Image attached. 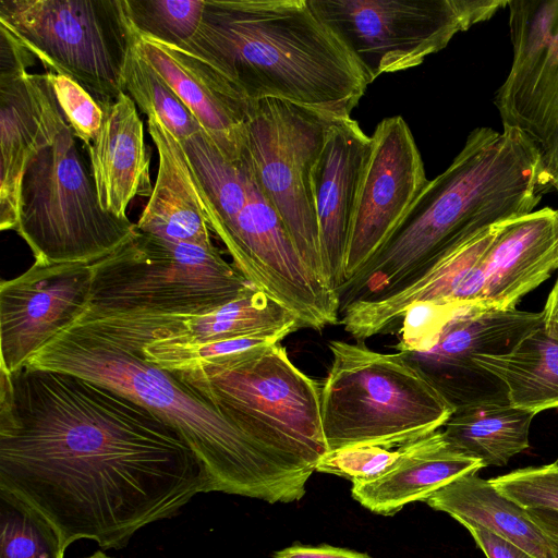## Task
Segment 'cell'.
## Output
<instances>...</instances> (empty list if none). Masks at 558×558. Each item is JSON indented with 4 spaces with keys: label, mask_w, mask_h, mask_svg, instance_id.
<instances>
[{
    "label": "cell",
    "mask_w": 558,
    "mask_h": 558,
    "mask_svg": "<svg viewBox=\"0 0 558 558\" xmlns=\"http://www.w3.org/2000/svg\"><path fill=\"white\" fill-rule=\"evenodd\" d=\"M0 488L43 513L66 547L87 538L105 549L213 492L195 452L153 411L27 365L0 371Z\"/></svg>",
    "instance_id": "obj_1"
},
{
    "label": "cell",
    "mask_w": 558,
    "mask_h": 558,
    "mask_svg": "<svg viewBox=\"0 0 558 558\" xmlns=\"http://www.w3.org/2000/svg\"><path fill=\"white\" fill-rule=\"evenodd\" d=\"M551 189L536 147L522 132L474 129L449 167L428 181L386 244L337 290L340 311L398 290L480 230L534 211Z\"/></svg>",
    "instance_id": "obj_2"
},
{
    "label": "cell",
    "mask_w": 558,
    "mask_h": 558,
    "mask_svg": "<svg viewBox=\"0 0 558 558\" xmlns=\"http://www.w3.org/2000/svg\"><path fill=\"white\" fill-rule=\"evenodd\" d=\"M248 102L274 98L349 118L372 83L310 0H206L183 49Z\"/></svg>",
    "instance_id": "obj_3"
},
{
    "label": "cell",
    "mask_w": 558,
    "mask_h": 558,
    "mask_svg": "<svg viewBox=\"0 0 558 558\" xmlns=\"http://www.w3.org/2000/svg\"><path fill=\"white\" fill-rule=\"evenodd\" d=\"M107 386L170 424L203 463L213 492L270 504L303 493L275 461L232 422L141 352L69 326L26 363Z\"/></svg>",
    "instance_id": "obj_4"
},
{
    "label": "cell",
    "mask_w": 558,
    "mask_h": 558,
    "mask_svg": "<svg viewBox=\"0 0 558 558\" xmlns=\"http://www.w3.org/2000/svg\"><path fill=\"white\" fill-rule=\"evenodd\" d=\"M168 373L232 422L305 493L328 451L320 387L280 342Z\"/></svg>",
    "instance_id": "obj_5"
},
{
    "label": "cell",
    "mask_w": 558,
    "mask_h": 558,
    "mask_svg": "<svg viewBox=\"0 0 558 558\" xmlns=\"http://www.w3.org/2000/svg\"><path fill=\"white\" fill-rule=\"evenodd\" d=\"M320 386L328 451L353 446L398 447L441 429L453 408L403 356L364 342L330 340Z\"/></svg>",
    "instance_id": "obj_6"
},
{
    "label": "cell",
    "mask_w": 558,
    "mask_h": 558,
    "mask_svg": "<svg viewBox=\"0 0 558 558\" xmlns=\"http://www.w3.org/2000/svg\"><path fill=\"white\" fill-rule=\"evenodd\" d=\"M256 288L214 246L140 231L92 264L83 313L205 314Z\"/></svg>",
    "instance_id": "obj_7"
},
{
    "label": "cell",
    "mask_w": 558,
    "mask_h": 558,
    "mask_svg": "<svg viewBox=\"0 0 558 558\" xmlns=\"http://www.w3.org/2000/svg\"><path fill=\"white\" fill-rule=\"evenodd\" d=\"M78 138L70 124L35 155L23 175L15 232L41 264L89 263L107 256L136 230L99 204Z\"/></svg>",
    "instance_id": "obj_8"
},
{
    "label": "cell",
    "mask_w": 558,
    "mask_h": 558,
    "mask_svg": "<svg viewBox=\"0 0 558 558\" xmlns=\"http://www.w3.org/2000/svg\"><path fill=\"white\" fill-rule=\"evenodd\" d=\"M0 26L99 104L124 93L135 33L123 0H0Z\"/></svg>",
    "instance_id": "obj_9"
},
{
    "label": "cell",
    "mask_w": 558,
    "mask_h": 558,
    "mask_svg": "<svg viewBox=\"0 0 558 558\" xmlns=\"http://www.w3.org/2000/svg\"><path fill=\"white\" fill-rule=\"evenodd\" d=\"M543 323V312L439 307L422 325L401 329L396 349L453 410L505 404L506 386L477 357L509 352Z\"/></svg>",
    "instance_id": "obj_10"
},
{
    "label": "cell",
    "mask_w": 558,
    "mask_h": 558,
    "mask_svg": "<svg viewBox=\"0 0 558 558\" xmlns=\"http://www.w3.org/2000/svg\"><path fill=\"white\" fill-rule=\"evenodd\" d=\"M371 82L415 68L509 0H310Z\"/></svg>",
    "instance_id": "obj_11"
},
{
    "label": "cell",
    "mask_w": 558,
    "mask_h": 558,
    "mask_svg": "<svg viewBox=\"0 0 558 558\" xmlns=\"http://www.w3.org/2000/svg\"><path fill=\"white\" fill-rule=\"evenodd\" d=\"M335 119L286 100L255 101L241 153L302 259L325 284L312 171Z\"/></svg>",
    "instance_id": "obj_12"
},
{
    "label": "cell",
    "mask_w": 558,
    "mask_h": 558,
    "mask_svg": "<svg viewBox=\"0 0 558 558\" xmlns=\"http://www.w3.org/2000/svg\"><path fill=\"white\" fill-rule=\"evenodd\" d=\"M510 71L495 96L502 126L536 147L558 192V0H509Z\"/></svg>",
    "instance_id": "obj_13"
},
{
    "label": "cell",
    "mask_w": 558,
    "mask_h": 558,
    "mask_svg": "<svg viewBox=\"0 0 558 558\" xmlns=\"http://www.w3.org/2000/svg\"><path fill=\"white\" fill-rule=\"evenodd\" d=\"M371 140L349 229L344 282L386 244L429 181L402 117L381 120Z\"/></svg>",
    "instance_id": "obj_14"
},
{
    "label": "cell",
    "mask_w": 558,
    "mask_h": 558,
    "mask_svg": "<svg viewBox=\"0 0 558 558\" xmlns=\"http://www.w3.org/2000/svg\"><path fill=\"white\" fill-rule=\"evenodd\" d=\"M92 264L35 262L0 284V371L12 374L87 306Z\"/></svg>",
    "instance_id": "obj_15"
},
{
    "label": "cell",
    "mask_w": 558,
    "mask_h": 558,
    "mask_svg": "<svg viewBox=\"0 0 558 558\" xmlns=\"http://www.w3.org/2000/svg\"><path fill=\"white\" fill-rule=\"evenodd\" d=\"M102 335L140 351L151 340L203 343L234 338L281 342L302 328L296 316L258 288L205 314H92Z\"/></svg>",
    "instance_id": "obj_16"
},
{
    "label": "cell",
    "mask_w": 558,
    "mask_h": 558,
    "mask_svg": "<svg viewBox=\"0 0 558 558\" xmlns=\"http://www.w3.org/2000/svg\"><path fill=\"white\" fill-rule=\"evenodd\" d=\"M47 73L0 76V229L15 230L29 160L68 125Z\"/></svg>",
    "instance_id": "obj_17"
},
{
    "label": "cell",
    "mask_w": 558,
    "mask_h": 558,
    "mask_svg": "<svg viewBox=\"0 0 558 558\" xmlns=\"http://www.w3.org/2000/svg\"><path fill=\"white\" fill-rule=\"evenodd\" d=\"M371 144L352 117L335 119L312 171L323 277L336 292L344 282L349 229Z\"/></svg>",
    "instance_id": "obj_18"
},
{
    "label": "cell",
    "mask_w": 558,
    "mask_h": 558,
    "mask_svg": "<svg viewBox=\"0 0 558 558\" xmlns=\"http://www.w3.org/2000/svg\"><path fill=\"white\" fill-rule=\"evenodd\" d=\"M134 47L175 92L219 151L239 161L253 102L181 48L136 33Z\"/></svg>",
    "instance_id": "obj_19"
},
{
    "label": "cell",
    "mask_w": 558,
    "mask_h": 558,
    "mask_svg": "<svg viewBox=\"0 0 558 558\" xmlns=\"http://www.w3.org/2000/svg\"><path fill=\"white\" fill-rule=\"evenodd\" d=\"M556 269L558 210L544 207L511 220L487 253L482 308H517Z\"/></svg>",
    "instance_id": "obj_20"
},
{
    "label": "cell",
    "mask_w": 558,
    "mask_h": 558,
    "mask_svg": "<svg viewBox=\"0 0 558 558\" xmlns=\"http://www.w3.org/2000/svg\"><path fill=\"white\" fill-rule=\"evenodd\" d=\"M104 119L92 142L83 145L104 210L125 219L135 196L149 197L150 157L137 106L126 94L100 104Z\"/></svg>",
    "instance_id": "obj_21"
},
{
    "label": "cell",
    "mask_w": 558,
    "mask_h": 558,
    "mask_svg": "<svg viewBox=\"0 0 558 558\" xmlns=\"http://www.w3.org/2000/svg\"><path fill=\"white\" fill-rule=\"evenodd\" d=\"M147 124L159 162L154 190L138 218L137 229L172 242L214 246L181 142L156 114L147 117Z\"/></svg>",
    "instance_id": "obj_22"
},
{
    "label": "cell",
    "mask_w": 558,
    "mask_h": 558,
    "mask_svg": "<svg viewBox=\"0 0 558 558\" xmlns=\"http://www.w3.org/2000/svg\"><path fill=\"white\" fill-rule=\"evenodd\" d=\"M483 462L451 446L442 428L417 440L415 448L380 476L352 483L351 494L364 508L392 515L405 505L426 500L433 493L468 474Z\"/></svg>",
    "instance_id": "obj_23"
},
{
    "label": "cell",
    "mask_w": 558,
    "mask_h": 558,
    "mask_svg": "<svg viewBox=\"0 0 558 558\" xmlns=\"http://www.w3.org/2000/svg\"><path fill=\"white\" fill-rule=\"evenodd\" d=\"M425 502L462 525H481L502 536L535 558H550L546 541L526 510L501 495L489 480L463 475L433 493Z\"/></svg>",
    "instance_id": "obj_24"
},
{
    "label": "cell",
    "mask_w": 558,
    "mask_h": 558,
    "mask_svg": "<svg viewBox=\"0 0 558 558\" xmlns=\"http://www.w3.org/2000/svg\"><path fill=\"white\" fill-rule=\"evenodd\" d=\"M477 363L504 383L512 407L535 415L558 409V340L543 324L509 352L481 355Z\"/></svg>",
    "instance_id": "obj_25"
},
{
    "label": "cell",
    "mask_w": 558,
    "mask_h": 558,
    "mask_svg": "<svg viewBox=\"0 0 558 558\" xmlns=\"http://www.w3.org/2000/svg\"><path fill=\"white\" fill-rule=\"evenodd\" d=\"M535 414L510 403H486L454 410L442 427L447 441L480 459L484 466H504L530 447Z\"/></svg>",
    "instance_id": "obj_26"
},
{
    "label": "cell",
    "mask_w": 558,
    "mask_h": 558,
    "mask_svg": "<svg viewBox=\"0 0 558 558\" xmlns=\"http://www.w3.org/2000/svg\"><path fill=\"white\" fill-rule=\"evenodd\" d=\"M57 527L37 509L0 488V558H63Z\"/></svg>",
    "instance_id": "obj_27"
},
{
    "label": "cell",
    "mask_w": 558,
    "mask_h": 558,
    "mask_svg": "<svg viewBox=\"0 0 558 558\" xmlns=\"http://www.w3.org/2000/svg\"><path fill=\"white\" fill-rule=\"evenodd\" d=\"M123 89L143 113L159 117L180 142L202 130L170 85L138 54L134 43L124 68Z\"/></svg>",
    "instance_id": "obj_28"
},
{
    "label": "cell",
    "mask_w": 558,
    "mask_h": 558,
    "mask_svg": "<svg viewBox=\"0 0 558 558\" xmlns=\"http://www.w3.org/2000/svg\"><path fill=\"white\" fill-rule=\"evenodd\" d=\"M132 29L184 49L197 33L206 0H123Z\"/></svg>",
    "instance_id": "obj_29"
},
{
    "label": "cell",
    "mask_w": 558,
    "mask_h": 558,
    "mask_svg": "<svg viewBox=\"0 0 558 558\" xmlns=\"http://www.w3.org/2000/svg\"><path fill=\"white\" fill-rule=\"evenodd\" d=\"M417 440L393 448L353 446L327 451L318 461L316 471L338 475L352 483L371 481L397 465L415 448Z\"/></svg>",
    "instance_id": "obj_30"
},
{
    "label": "cell",
    "mask_w": 558,
    "mask_h": 558,
    "mask_svg": "<svg viewBox=\"0 0 558 558\" xmlns=\"http://www.w3.org/2000/svg\"><path fill=\"white\" fill-rule=\"evenodd\" d=\"M505 497L523 509L558 511V464L517 469L489 480Z\"/></svg>",
    "instance_id": "obj_31"
},
{
    "label": "cell",
    "mask_w": 558,
    "mask_h": 558,
    "mask_svg": "<svg viewBox=\"0 0 558 558\" xmlns=\"http://www.w3.org/2000/svg\"><path fill=\"white\" fill-rule=\"evenodd\" d=\"M47 74L68 123L81 143L88 144L100 130L102 106L73 80L49 71Z\"/></svg>",
    "instance_id": "obj_32"
},
{
    "label": "cell",
    "mask_w": 558,
    "mask_h": 558,
    "mask_svg": "<svg viewBox=\"0 0 558 558\" xmlns=\"http://www.w3.org/2000/svg\"><path fill=\"white\" fill-rule=\"evenodd\" d=\"M463 526L470 532L486 558H535L518 545L481 525L464 524Z\"/></svg>",
    "instance_id": "obj_33"
},
{
    "label": "cell",
    "mask_w": 558,
    "mask_h": 558,
    "mask_svg": "<svg viewBox=\"0 0 558 558\" xmlns=\"http://www.w3.org/2000/svg\"><path fill=\"white\" fill-rule=\"evenodd\" d=\"M0 76L28 72L35 64L36 57L12 34L0 26Z\"/></svg>",
    "instance_id": "obj_34"
},
{
    "label": "cell",
    "mask_w": 558,
    "mask_h": 558,
    "mask_svg": "<svg viewBox=\"0 0 558 558\" xmlns=\"http://www.w3.org/2000/svg\"><path fill=\"white\" fill-rule=\"evenodd\" d=\"M274 558H371L366 554L333 547L322 546H291L275 553Z\"/></svg>",
    "instance_id": "obj_35"
},
{
    "label": "cell",
    "mask_w": 558,
    "mask_h": 558,
    "mask_svg": "<svg viewBox=\"0 0 558 558\" xmlns=\"http://www.w3.org/2000/svg\"><path fill=\"white\" fill-rule=\"evenodd\" d=\"M529 518L542 532L550 558H558V511L547 509H525Z\"/></svg>",
    "instance_id": "obj_36"
},
{
    "label": "cell",
    "mask_w": 558,
    "mask_h": 558,
    "mask_svg": "<svg viewBox=\"0 0 558 558\" xmlns=\"http://www.w3.org/2000/svg\"><path fill=\"white\" fill-rule=\"evenodd\" d=\"M542 312L544 315L543 325L547 333L558 340V277Z\"/></svg>",
    "instance_id": "obj_37"
},
{
    "label": "cell",
    "mask_w": 558,
    "mask_h": 558,
    "mask_svg": "<svg viewBox=\"0 0 558 558\" xmlns=\"http://www.w3.org/2000/svg\"><path fill=\"white\" fill-rule=\"evenodd\" d=\"M86 558H113V557H110L107 554H105L104 551L98 550V551L94 553L93 555H90V556H88Z\"/></svg>",
    "instance_id": "obj_38"
},
{
    "label": "cell",
    "mask_w": 558,
    "mask_h": 558,
    "mask_svg": "<svg viewBox=\"0 0 558 558\" xmlns=\"http://www.w3.org/2000/svg\"><path fill=\"white\" fill-rule=\"evenodd\" d=\"M555 462L558 464V458H557V460Z\"/></svg>",
    "instance_id": "obj_39"
}]
</instances>
